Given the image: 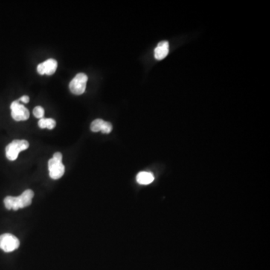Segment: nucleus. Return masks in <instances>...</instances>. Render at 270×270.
Returning a JSON list of instances; mask_svg holds the SVG:
<instances>
[{"label": "nucleus", "instance_id": "obj_3", "mask_svg": "<svg viewBox=\"0 0 270 270\" xmlns=\"http://www.w3.org/2000/svg\"><path fill=\"white\" fill-rule=\"evenodd\" d=\"M88 77L83 73H79L69 83L70 91L73 94L80 96L83 94L86 91V83H87Z\"/></svg>", "mask_w": 270, "mask_h": 270}, {"label": "nucleus", "instance_id": "obj_4", "mask_svg": "<svg viewBox=\"0 0 270 270\" xmlns=\"http://www.w3.org/2000/svg\"><path fill=\"white\" fill-rule=\"evenodd\" d=\"M19 246V239L14 235L4 233L0 236V248L5 252H12Z\"/></svg>", "mask_w": 270, "mask_h": 270}, {"label": "nucleus", "instance_id": "obj_1", "mask_svg": "<svg viewBox=\"0 0 270 270\" xmlns=\"http://www.w3.org/2000/svg\"><path fill=\"white\" fill-rule=\"evenodd\" d=\"M33 197H34V192L30 189H27L20 196L6 197L4 199L5 207L7 210H13L17 211L19 209L24 208V207L31 205Z\"/></svg>", "mask_w": 270, "mask_h": 270}, {"label": "nucleus", "instance_id": "obj_12", "mask_svg": "<svg viewBox=\"0 0 270 270\" xmlns=\"http://www.w3.org/2000/svg\"><path fill=\"white\" fill-rule=\"evenodd\" d=\"M33 115L38 119H43L45 116V110L42 107L37 106L33 110Z\"/></svg>", "mask_w": 270, "mask_h": 270}, {"label": "nucleus", "instance_id": "obj_10", "mask_svg": "<svg viewBox=\"0 0 270 270\" xmlns=\"http://www.w3.org/2000/svg\"><path fill=\"white\" fill-rule=\"evenodd\" d=\"M154 179L155 178L153 174L150 172H140L136 177L137 183L140 185H149L154 181Z\"/></svg>", "mask_w": 270, "mask_h": 270}, {"label": "nucleus", "instance_id": "obj_9", "mask_svg": "<svg viewBox=\"0 0 270 270\" xmlns=\"http://www.w3.org/2000/svg\"><path fill=\"white\" fill-rule=\"evenodd\" d=\"M169 53V43L166 41L160 42L155 49V58L158 60H161L167 56Z\"/></svg>", "mask_w": 270, "mask_h": 270}, {"label": "nucleus", "instance_id": "obj_14", "mask_svg": "<svg viewBox=\"0 0 270 270\" xmlns=\"http://www.w3.org/2000/svg\"><path fill=\"white\" fill-rule=\"evenodd\" d=\"M19 102H24V103L27 104L30 102V97L28 96H24L21 98V99H18Z\"/></svg>", "mask_w": 270, "mask_h": 270}, {"label": "nucleus", "instance_id": "obj_13", "mask_svg": "<svg viewBox=\"0 0 270 270\" xmlns=\"http://www.w3.org/2000/svg\"><path fill=\"white\" fill-rule=\"evenodd\" d=\"M53 159L56 160V161H62V155L60 152H56L54 153L53 156Z\"/></svg>", "mask_w": 270, "mask_h": 270}, {"label": "nucleus", "instance_id": "obj_11", "mask_svg": "<svg viewBox=\"0 0 270 270\" xmlns=\"http://www.w3.org/2000/svg\"><path fill=\"white\" fill-rule=\"evenodd\" d=\"M56 123L53 119H41L39 122V126L41 129H53L56 126Z\"/></svg>", "mask_w": 270, "mask_h": 270}, {"label": "nucleus", "instance_id": "obj_8", "mask_svg": "<svg viewBox=\"0 0 270 270\" xmlns=\"http://www.w3.org/2000/svg\"><path fill=\"white\" fill-rule=\"evenodd\" d=\"M90 129L93 132H102L104 134H109L112 132L113 126L109 122L104 121L102 119H97L91 123Z\"/></svg>", "mask_w": 270, "mask_h": 270}, {"label": "nucleus", "instance_id": "obj_6", "mask_svg": "<svg viewBox=\"0 0 270 270\" xmlns=\"http://www.w3.org/2000/svg\"><path fill=\"white\" fill-rule=\"evenodd\" d=\"M49 175L53 179H59L65 173V166L62 161H56L53 158L48 161Z\"/></svg>", "mask_w": 270, "mask_h": 270}, {"label": "nucleus", "instance_id": "obj_2", "mask_svg": "<svg viewBox=\"0 0 270 270\" xmlns=\"http://www.w3.org/2000/svg\"><path fill=\"white\" fill-rule=\"evenodd\" d=\"M30 143L26 140H15L6 148V155L8 159L15 161L20 152L28 149Z\"/></svg>", "mask_w": 270, "mask_h": 270}, {"label": "nucleus", "instance_id": "obj_5", "mask_svg": "<svg viewBox=\"0 0 270 270\" xmlns=\"http://www.w3.org/2000/svg\"><path fill=\"white\" fill-rule=\"evenodd\" d=\"M12 117L15 121H25L30 118V111L18 100L12 102L11 105Z\"/></svg>", "mask_w": 270, "mask_h": 270}, {"label": "nucleus", "instance_id": "obj_7", "mask_svg": "<svg viewBox=\"0 0 270 270\" xmlns=\"http://www.w3.org/2000/svg\"><path fill=\"white\" fill-rule=\"evenodd\" d=\"M56 68H57L56 60L53 59H49L38 65L37 71L41 75H44V74L52 75L56 72Z\"/></svg>", "mask_w": 270, "mask_h": 270}]
</instances>
